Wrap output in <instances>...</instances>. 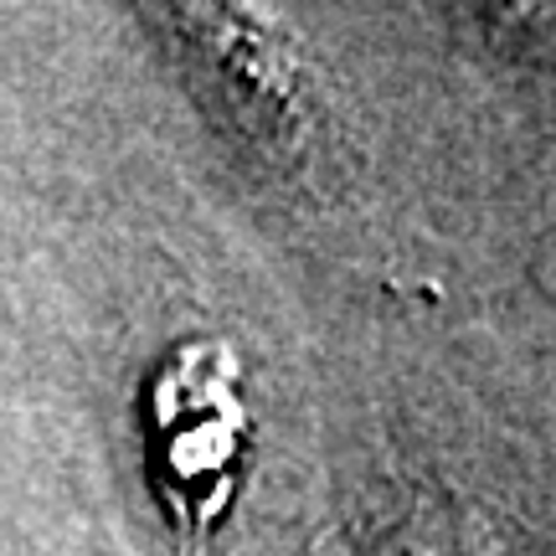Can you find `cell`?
<instances>
[{
  "mask_svg": "<svg viewBox=\"0 0 556 556\" xmlns=\"http://www.w3.org/2000/svg\"><path fill=\"white\" fill-rule=\"evenodd\" d=\"M150 422L160 500L186 536H206L238 490L248 454V402L238 392L232 351L217 340H186L170 366H160Z\"/></svg>",
  "mask_w": 556,
  "mask_h": 556,
  "instance_id": "obj_1",
  "label": "cell"
}]
</instances>
